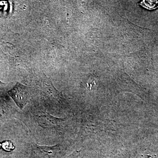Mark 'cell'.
<instances>
[{"instance_id": "cell-2", "label": "cell", "mask_w": 158, "mask_h": 158, "mask_svg": "<svg viewBox=\"0 0 158 158\" xmlns=\"http://www.w3.org/2000/svg\"><path fill=\"white\" fill-rule=\"evenodd\" d=\"M138 4L148 10H154L158 8V1L155 0H144Z\"/></svg>"}, {"instance_id": "cell-1", "label": "cell", "mask_w": 158, "mask_h": 158, "mask_svg": "<svg viewBox=\"0 0 158 158\" xmlns=\"http://www.w3.org/2000/svg\"><path fill=\"white\" fill-rule=\"evenodd\" d=\"M8 93L21 110L27 105L31 97L30 88L19 82Z\"/></svg>"}, {"instance_id": "cell-4", "label": "cell", "mask_w": 158, "mask_h": 158, "mask_svg": "<svg viewBox=\"0 0 158 158\" xmlns=\"http://www.w3.org/2000/svg\"><path fill=\"white\" fill-rule=\"evenodd\" d=\"M1 146H2V144H1V143H0V148H1Z\"/></svg>"}, {"instance_id": "cell-3", "label": "cell", "mask_w": 158, "mask_h": 158, "mask_svg": "<svg viewBox=\"0 0 158 158\" xmlns=\"http://www.w3.org/2000/svg\"><path fill=\"white\" fill-rule=\"evenodd\" d=\"M3 149L7 151H10L15 148L13 143L11 141H6L2 144Z\"/></svg>"}]
</instances>
